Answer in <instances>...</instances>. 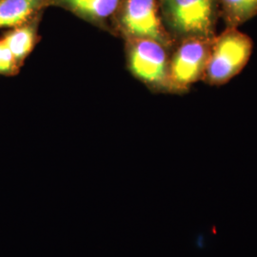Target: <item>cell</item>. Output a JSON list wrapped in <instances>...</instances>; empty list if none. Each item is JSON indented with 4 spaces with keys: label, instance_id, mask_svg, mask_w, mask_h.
Wrapping results in <instances>:
<instances>
[{
    "label": "cell",
    "instance_id": "obj_1",
    "mask_svg": "<svg viewBox=\"0 0 257 257\" xmlns=\"http://www.w3.org/2000/svg\"><path fill=\"white\" fill-rule=\"evenodd\" d=\"M161 19L175 43L189 38L212 40L220 19L218 0H158Z\"/></svg>",
    "mask_w": 257,
    "mask_h": 257
},
{
    "label": "cell",
    "instance_id": "obj_2",
    "mask_svg": "<svg viewBox=\"0 0 257 257\" xmlns=\"http://www.w3.org/2000/svg\"><path fill=\"white\" fill-rule=\"evenodd\" d=\"M253 50L252 39L238 28H225L213 38L203 81L222 86L235 77L248 64Z\"/></svg>",
    "mask_w": 257,
    "mask_h": 257
},
{
    "label": "cell",
    "instance_id": "obj_3",
    "mask_svg": "<svg viewBox=\"0 0 257 257\" xmlns=\"http://www.w3.org/2000/svg\"><path fill=\"white\" fill-rule=\"evenodd\" d=\"M112 33L124 41L155 40L171 51L176 44L163 24L158 0H123L112 20Z\"/></svg>",
    "mask_w": 257,
    "mask_h": 257
},
{
    "label": "cell",
    "instance_id": "obj_4",
    "mask_svg": "<svg viewBox=\"0 0 257 257\" xmlns=\"http://www.w3.org/2000/svg\"><path fill=\"white\" fill-rule=\"evenodd\" d=\"M172 51L151 39L125 41L127 69L151 92L171 94L170 57Z\"/></svg>",
    "mask_w": 257,
    "mask_h": 257
},
{
    "label": "cell",
    "instance_id": "obj_5",
    "mask_svg": "<svg viewBox=\"0 0 257 257\" xmlns=\"http://www.w3.org/2000/svg\"><path fill=\"white\" fill-rule=\"evenodd\" d=\"M212 40L189 38L175 44L170 57L171 94H185L202 80Z\"/></svg>",
    "mask_w": 257,
    "mask_h": 257
},
{
    "label": "cell",
    "instance_id": "obj_6",
    "mask_svg": "<svg viewBox=\"0 0 257 257\" xmlns=\"http://www.w3.org/2000/svg\"><path fill=\"white\" fill-rule=\"evenodd\" d=\"M123 0H50L49 7H56L73 14L78 19L112 33V20Z\"/></svg>",
    "mask_w": 257,
    "mask_h": 257
},
{
    "label": "cell",
    "instance_id": "obj_7",
    "mask_svg": "<svg viewBox=\"0 0 257 257\" xmlns=\"http://www.w3.org/2000/svg\"><path fill=\"white\" fill-rule=\"evenodd\" d=\"M43 15L44 11L38 13L19 27L10 29L1 37L20 67L24 65L28 56L32 54L40 40L38 31Z\"/></svg>",
    "mask_w": 257,
    "mask_h": 257
},
{
    "label": "cell",
    "instance_id": "obj_8",
    "mask_svg": "<svg viewBox=\"0 0 257 257\" xmlns=\"http://www.w3.org/2000/svg\"><path fill=\"white\" fill-rule=\"evenodd\" d=\"M50 0H0V29L19 27L49 8Z\"/></svg>",
    "mask_w": 257,
    "mask_h": 257
},
{
    "label": "cell",
    "instance_id": "obj_9",
    "mask_svg": "<svg viewBox=\"0 0 257 257\" xmlns=\"http://www.w3.org/2000/svg\"><path fill=\"white\" fill-rule=\"evenodd\" d=\"M226 28H238L257 16V0H218Z\"/></svg>",
    "mask_w": 257,
    "mask_h": 257
},
{
    "label": "cell",
    "instance_id": "obj_10",
    "mask_svg": "<svg viewBox=\"0 0 257 257\" xmlns=\"http://www.w3.org/2000/svg\"><path fill=\"white\" fill-rule=\"evenodd\" d=\"M21 67L16 61L9 48L0 37V75L16 76L19 74Z\"/></svg>",
    "mask_w": 257,
    "mask_h": 257
}]
</instances>
